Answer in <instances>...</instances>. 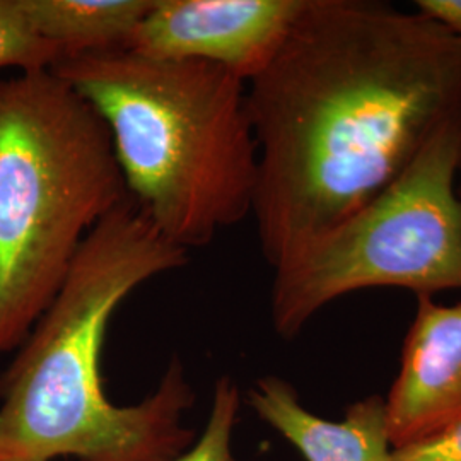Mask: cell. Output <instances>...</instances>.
<instances>
[{
    "label": "cell",
    "mask_w": 461,
    "mask_h": 461,
    "mask_svg": "<svg viewBox=\"0 0 461 461\" xmlns=\"http://www.w3.org/2000/svg\"><path fill=\"white\" fill-rule=\"evenodd\" d=\"M154 0H23L34 30L64 55L127 49Z\"/></svg>",
    "instance_id": "obj_9"
},
{
    "label": "cell",
    "mask_w": 461,
    "mask_h": 461,
    "mask_svg": "<svg viewBox=\"0 0 461 461\" xmlns=\"http://www.w3.org/2000/svg\"><path fill=\"white\" fill-rule=\"evenodd\" d=\"M393 447L411 445L461 420V303L417 296L402 364L388 393Z\"/></svg>",
    "instance_id": "obj_7"
},
{
    "label": "cell",
    "mask_w": 461,
    "mask_h": 461,
    "mask_svg": "<svg viewBox=\"0 0 461 461\" xmlns=\"http://www.w3.org/2000/svg\"><path fill=\"white\" fill-rule=\"evenodd\" d=\"M186 264L188 251L169 243L131 195L99 221L0 373V461H173L195 443V430L182 424L195 393L178 357L135 405L110 402L101 373L118 306Z\"/></svg>",
    "instance_id": "obj_2"
},
{
    "label": "cell",
    "mask_w": 461,
    "mask_h": 461,
    "mask_svg": "<svg viewBox=\"0 0 461 461\" xmlns=\"http://www.w3.org/2000/svg\"><path fill=\"white\" fill-rule=\"evenodd\" d=\"M129 190L112 133L51 70L0 81V357L23 346L87 234Z\"/></svg>",
    "instance_id": "obj_4"
},
{
    "label": "cell",
    "mask_w": 461,
    "mask_h": 461,
    "mask_svg": "<svg viewBox=\"0 0 461 461\" xmlns=\"http://www.w3.org/2000/svg\"><path fill=\"white\" fill-rule=\"evenodd\" d=\"M240 407L238 384L230 376H221L215 381L211 412L200 438L173 461H234L232 432Z\"/></svg>",
    "instance_id": "obj_11"
},
{
    "label": "cell",
    "mask_w": 461,
    "mask_h": 461,
    "mask_svg": "<svg viewBox=\"0 0 461 461\" xmlns=\"http://www.w3.org/2000/svg\"><path fill=\"white\" fill-rule=\"evenodd\" d=\"M461 115L429 139L393 182L274 270L272 325L294 339L331 301L367 287L417 296L461 289Z\"/></svg>",
    "instance_id": "obj_5"
},
{
    "label": "cell",
    "mask_w": 461,
    "mask_h": 461,
    "mask_svg": "<svg viewBox=\"0 0 461 461\" xmlns=\"http://www.w3.org/2000/svg\"><path fill=\"white\" fill-rule=\"evenodd\" d=\"M50 70L104 120L131 197L169 243L207 247L251 214L258 154L245 81L131 49L64 55Z\"/></svg>",
    "instance_id": "obj_3"
},
{
    "label": "cell",
    "mask_w": 461,
    "mask_h": 461,
    "mask_svg": "<svg viewBox=\"0 0 461 461\" xmlns=\"http://www.w3.org/2000/svg\"><path fill=\"white\" fill-rule=\"evenodd\" d=\"M417 11L443 23L446 28L461 36V0H419Z\"/></svg>",
    "instance_id": "obj_13"
},
{
    "label": "cell",
    "mask_w": 461,
    "mask_h": 461,
    "mask_svg": "<svg viewBox=\"0 0 461 461\" xmlns=\"http://www.w3.org/2000/svg\"><path fill=\"white\" fill-rule=\"evenodd\" d=\"M248 405L306 461H393L386 402L379 395L350 403L333 422L310 412L289 381L264 376L249 388Z\"/></svg>",
    "instance_id": "obj_8"
},
{
    "label": "cell",
    "mask_w": 461,
    "mask_h": 461,
    "mask_svg": "<svg viewBox=\"0 0 461 461\" xmlns=\"http://www.w3.org/2000/svg\"><path fill=\"white\" fill-rule=\"evenodd\" d=\"M251 215L274 270L383 192L461 115V36L375 0H308L247 84Z\"/></svg>",
    "instance_id": "obj_1"
},
{
    "label": "cell",
    "mask_w": 461,
    "mask_h": 461,
    "mask_svg": "<svg viewBox=\"0 0 461 461\" xmlns=\"http://www.w3.org/2000/svg\"><path fill=\"white\" fill-rule=\"evenodd\" d=\"M458 171H461V158H460V166H458Z\"/></svg>",
    "instance_id": "obj_14"
},
{
    "label": "cell",
    "mask_w": 461,
    "mask_h": 461,
    "mask_svg": "<svg viewBox=\"0 0 461 461\" xmlns=\"http://www.w3.org/2000/svg\"><path fill=\"white\" fill-rule=\"evenodd\" d=\"M308 0H154L127 49L202 60L249 83L272 62Z\"/></svg>",
    "instance_id": "obj_6"
},
{
    "label": "cell",
    "mask_w": 461,
    "mask_h": 461,
    "mask_svg": "<svg viewBox=\"0 0 461 461\" xmlns=\"http://www.w3.org/2000/svg\"><path fill=\"white\" fill-rule=\"evenodd\" d=\"M393 461H461V420L426 439L395 447Z\"/></svg>",
    "instance_id": "obj_12"
},
{
    "label": "cell",
    "mask_w": 461,
    "mask_h": 461,
    "mask_svg": "<svg viewBox=\"0 0 461 461\" xmlns=\"http://www.w3.org/2000/svg\"><path fill=\"white\" fill-rule=\"evenodd\" d=\"M60 57V50L34 30L23 0H0V68L50 70Z\"/></svg>",
    "instance_id": "obj_10"
}]
</instances>
